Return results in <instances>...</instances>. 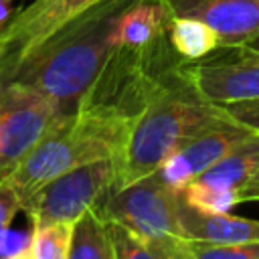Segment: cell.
Returning <instances> with one entry per match:
<instances>
[{
  "instance_id": "6da1fadb",
  "label": "cell",
  "mask_w": 259,
  "mask_h": 259,
  "mask_svg": "<svg viewBox=\"0 0 259 259\" xmlns=\"http://www.w3.org/2000/svg\"><path fill=\"white\" fill-rule=\"evenodd\" d=\"M134 2L138 0H99L49 36L4 83L30 87L53 99L63 115L73 113L113 49L117 16Z\"/></svg>"
},
{
  "instance_id": "7a4b0ae2",
  "label": "cell",
  "mask_w": 259,
  "mask_h": 259,
  "mask_svg": "<svg viewBox=\"0 0 259 259\" xmlns=\"http://www.w3.org/2000/svg\"><path fill=\"white\" fill-rule=\"evenodd\" d=\"M188 65V63H186ZM186 65L164 85L130 132L123 152L113 158V188H123L160 168L178 148L229 115L206 101L188 79Z\"/></svg>"
},
{
  "instance_id": "3957f363",
  "label": "cell",
  "mask_w": 259,
  "mask_h": 259,
  "mask_svg": "<svg viewBox=\"0 0 259 259\" xmlns=\"http://www.w3.org/2000/svg\"><path fill=\"white\" fill-rule=\"evenodd\" d=\"M184 65L170 45L168 28L142 47H115L79 99L77 109L132 130Z\"/></svg>"
},
{
  "instance_id": "277c9868",
  "label": "cell",
  "mask_w": 259,
  "mask_h": 259,
  "mask_svg": "<svg viewBox=\"0 0 259 259\" xmlns=\"http://www.w3.org/2000/svg\"><path fill=\"white\" fill-rule=\"evenodd\" d=\"M130 127L89 111L59 115L38 144L6 176L24 202L53 178L79 166L117 158L130 138Z\"/></svg>"
},
{
  "instance_id": "5b68a950",
  "label": "cell",
  "mask_w": 259,
  "mask_h": 259,
  "mask_svg": "<svg viewBox=\"0 0 259 259\" xmlns=\"http://www.w3.org/2000/svg\"><path fill=\"white\" fill-rule=\"evenodd\" d=\"M178 206L180 192L170 188L158 172H152L123 188H111L95 208L103 219L117 221L136 235L158 241L184 237Z\"/></svg>"
},
{
  "instance_id": "8992f818",
  "label": "cell",
  "mask_w": 259,
  "mask_h": 259,
  "mask_svg": "<svg viewBox=\"0 0 259 259\" xmlns=\"http://www.w3.org/2000/svg\"><path fill=\"white\" fill-rule=\"evenodd\" d=\"M113 158L97 160L69 170L40 186L22 202V210L32 227L53 223L75 225L89 208H95L101 202V198L113 188Z\"/></svg>"
},
{
  "instance_id": "52a82bcc",
  "label": "cell",
  "mask_w": 259,
  "mask_h": 259,
  "mask_svg": "<svg viewBox=\"0 0 259 259\" xmlns=\"http://www.w3.org/2000/svg\"><path fill=\"white\" fill-rule=\"evenodd\" d=\"M63 115L53 99L20 83H0V180Z\"/></svg>"
},
{
  "instance_id": "ba28073f",
  "label": "cell",
  "mask_w": 259,
  "mask_h": 259,
  "mask_svg": "<svg viewBox=\"0 0 259 259\" xmlns=\"http://www.w3.org/2000/svg\"><path fill=\"white\" fill-rule=\"evenodd\" d=\"M97 2L99 0H32L14 12L0 30V83L49 36Z\"/></svg>"
},
{
  "instance_id": "9c48e42d",
  "label": "cell",
  "mask_w": 259,
  "mask_h": 259,
  "mask_svg": "<svg viewBox=\"0 0 259 259\" xmlns=\"http://www.w3.org/2000/svg\"><path fill=\"white\" fill-rule=\"evenodd\" d=\"M186 73L196 91L214 105L259 99V53L221 51L217 57L188 63Z\"/></svg>"
},
{
  "instance_id": "30bf717a",
  "label": "cell",
  "mask_w": 259,
  "mask_h": 259,
  "mask_svg": "<svg viewBox=\"0 0 259 259\" xmlns=\"http://www.w3.org/2000/svg\"><path fill=\"white\" fill-rule=\"evenodd\" d=\"M251 136H255L253 130L227 117L178 148L160 164L156 172L170 188L180 192Z\"/></svg>"
},
{
  "instance_id": "8fae6325",
  "label": "cell",
  "mask_w": 259,
  "mask_h": 259,
  "mask_svg": "<svg viewBox=\"0 0 259 259\" xmlns=\"http://www.w3.org/2000/svg\"><path fill=\"white\" fill-rule=\"evenodd\" d=\"M166 18H194L208 24L221 40L219 51L247 47L259 36V0H156Z\"/></svg>"
},
{
  "instance_id": "7c38bea8",
  "label": "cell",
  "mask_w": 259,
  "mask_h": 259,
  "mask_svg": "<svg viewBox=\"0 0 259 259\" xmlns=\"http://www.w3.org/2000/svg\"><path fill=\"white\" fill-rule=\"evenodd\" d=\"M178 217L186 239L223 243V245L259 243V221L237 217L231 212H202L190 206L188 202H184L182 194H180Z\"/></svg>"
},
{
  "instance_id": "4fadbf2b",
  "label": "cell",
  "mask_w": 259,
  "mask_h": 259,
  "mask_svg": "<svg viewBox=\"0 0 259 259\" xmlns=\"http://www.w3.org/2000/svg\"><path fill=\"white\" fill-rule=\"evenodd\" d=\"M166 28L164 8L156 0H138L117 16L111 30V47H142Z\"/></svg>"
},
{
  "instance_id": "5bb4252c",
  "label": "cell",
  "mask_w": 259,
  "mask_h": 259,
  "mask_svg": "<svg viewBox=\"0 0 259 259\" xmlns=\"http://www.w3.org/2000/svg\"><path fill=\"white\" fill-rule=\"evenodd\" d=\"M257 170H259V134L247 138L237 148H233L223 160H219L212 168H208L202 176H198L196 182L241 192L245 184L257 174Z\"/></svg>"
},
{
  "instance_id": "9a60e30c",
  "label": "cell",
  "mask_w": 259,
  "mask_h": 259,
  "mask_svg": "<svg viewBox=\"0 0 259 259\" xmlns=\"http://www.w3.org/2000/svg\"><path fill=\"white\" fill-rule=\"evenodd\" d=\"M105 223L117 259H188L184 237L150 241L136 235L117 221L105 219Z\"/></svg>"
},
{
  "instance_id": "2e32d148",
  "label": "cell",
  "mask_w": 259,
  "mask_h": 259,
  "mask_svg": "<svg viewBox=\"0 0 259 259\" xmlns=\"http://www.w3.org/2000/svg\"><path fill=\"white\" fill-rule=\"evenodd\" d=\"M168 38L184 63L204 61L221 49L219 34L208 24L194 18L168 20Z\"/></svg>"
},
{
  "instance_id": "e0dca14e",
  "label": "cell",
  "mask_w": 259,
  "mask_h": 259,
  "mask_svg": "<svg viewBox=\"0 0 259 259\" xmlns=\"http://www.w3.org/2000/svg\"><path fill=\"white\" fill-rule=\"evenodd\" d=\"M69 259H117L107 223L97 208H89L73 225Z\"/></svg>"
},
{
  "instance_id": "ac0fdd59",
  "label": "cell",
  "mask_w": 259,
  "mask_h": 259,
  "mask_svg": "<svg viewBox=\"0 0 259 259\" xmlns=\"http://www.w3.org/2000/svg\"><path fill=\"white\" fill-rule=\"evenodd\" d=\"M71 237H73L71 223L32 227L28 247L34 259H69Z\"/></svg>"
},
{
  "instance_id": "d6986e66",
  "label": "cell",
  "mask_w": 259,
  "mask_h": 259,
  "mask_svg": "<svg viewBox=\"0 0 259 259\" xmlns=\"http://www.w3.org/2000/svg\"><path fill=\"white\" fill-rule=\"evenodd\" d=\"M184 202L190 206L202 210V212H231L233 206L241 202L239 190L231 188H219V186H208L200 182H190L184 190H180Z\"/></svg>"
},
{
  "instance_id": "ffe728a7",
  "label": "cell",
  "mask_w": 259,
  "mask_h": 259,
  "mask_svg": "<svg viewBox=\"0 0 259 259\" xmlns=\"http://www.w3.org/2000/svg\"><path fill=\"white\" fill-rule=\"evenodd\" d=\"M186 253L188 259H259V243L223 245L186 239Z\"/></svg>"
},
{
  "instance_id": "44dd1931",
  "label": "cell",
  "mask_w": 259,
  "mask_h": 259,
  "mask_svg": "<svg viewBox=\"0 0 259 259\" xmlns=\"http://www.w3.org/2000/svg\"><path fill=\"white\" fill-rule=\"evenodd\" d=\"M20 210H22V200L18 192L12 188V184L6 178H2L0 180V239L10 229L14 217Z\"/></svg>"
},
{
  "instance_id": "7402d4cb",
  "label": "cell",
  "mask_w": 259,
  "mask_h": 259,
  "mask_svg": "<svg viewBox=\"0 0 259 259\" xmlns=\"http://www.w3.org/2000/svg\"><path fill=\"white\" fill-rule=\"evenodd\" d=\"M225 109V113L235 119L237 123L253 130L255 134H259V99L253 101H239V103H227L221 105Z\"/></svg>"
},
{
  "instance_id": "603a6c76",
  "label": "cell",
  "mask_w": 259,
  "mask_h": 259,
  "mask_svg": "<svg viewBox=\"0 0 259 259\" xmlns=\"http://www.w3.org/2000/svg\"><path fill=\"white\" fill-rule=\"evenodd\" d=\"M239 198H241V202H253V200H259V170H257V174L245 184V188L239 192Z\"/></svg>"
},
{
  "instance_id": "cb8c5ba5",
  "label": "cell",
  "mask_w": 259,
  "mask_h": 259,
  "mask_svg": "<svg viewBox=\"0 0 259 259\" xmlns=\"http://www.w3.org/2000/svg\"><path fill=\"white\" fill-rule=\"evenodd\" d=\"M14 16V0H0V30Z\"/></svg>"
},
{
  "instance_id": "d4e9b609",
  "label": "cell",
  "mask_w": 259,
  "mask_h": 259,
  "mask_svg": "<svg viewBox=\"0 0 259 259\" xmlns=\"http://www.w3.org/2000/svg\"><path fill=\"white\" fill-rule=\"evenodd\" d=\"M4 259H34V257H32L30 247H24V249H20V251H16V253H12V255L4 257Z\"/></svg>"
},
{
  "instance_id": "484cf974",
  "label": "cell",
  "mask_w": 259,
  "mask_h": 259,
  "mask_svg": "<svg viewBox=\"0 0 259 259\" xmlns=\"http://www.w3.org/2000/svg\"><path fill=\"white\" fill-rule=\"evenodd\" d=\"M243 49H247V51H253V53H259V36H255L247 47H243Z\"/></svg>"
}]
</instances>
